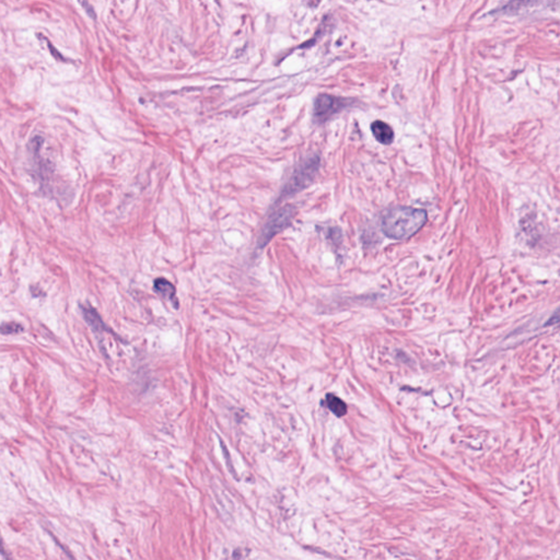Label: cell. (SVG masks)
<instances>
[{
	"instance_id": "6da1fadb",
	"label": "cell",
	"mask_w": 560,
	"mask_h": 560,
	"mask_svg": "<svg viewBox=\"0 0 560 560\" xmlns=\"http://www.w3.org/2000/svg\"><path fill=\"white\" fill-rule=\"evenodd\" d=\"M427 218L428 216L424 210L396 206L385 212L381 228L388 238L406 240L415 236L424 227Z\"/></svg>"
},
{
	"instance_id": "7a4b0ae2",
	"label": "cell",
	"mask_w": 560,
	"mask_h": 560,
	"mask_svg": "<svg viewBox=\"0 0 560 560\" xmlns=\"http://www.w3.org/2000/svg\"><path fill=\"white\" fill-rule=\"evenodd\" d=\"M321 159L319 156L315 155L306 158L300 165H297L293 170L292 176L283 186V191L280 192L278 200L298 194L299 192L304 191L306 187L313 182L317 172H319Z\"/></svg>"
},
{
	"instance_id": "3957f363",
	"label": "cell",
	"mask_w": 560,
	"mask_h": 560,
	"mask_svg": "<svg viewBox=\"0 0 560 560\" xmlns=\"http://www.w3.org/2000/svg\"><path fill=\"white\" fill-rule=\"evenodd\" d=\"M297 209L292 205H285L279 209L275 210L268 218L257 236V249H263L270 243L274 236L288 228L296 216Z\"/></svg>"
},
{
	"instance_id": "277c9868",
	"label": "cell",
	"mask_w": 560,
	"mask_h": 560,
	"mask_svg": "<svg viewBox=\"0 0 560 560\" xmlns=\"http://www.w3.org/2000/svg\"><path fill=\"white\" fill-rule=\"evenodd\" d=\"M347 105H348V100L333 97V95H321L315 99L313 116L317 123H324L338 112H341Z\"/></svg>"
},
{
	"instance_id": "5b68a950",
	"label": "cell",
	"mask_w": 560,
	"mask_h": 560,
	"mask_svg": "<svg viewBox=\"0 0 560 560\" xmlns=\"http://www.w3.org/2000/svg\"><path fill=\"white\" fill-rule=\"evenodd\" d=\"M153 290L160 298L165 301L170 302L174 309L180 308L178 297H176V287L165 278H157L153 283Z\"/></svg>"
},
{
	"instance_id": "8992f818",
	"label": "cell",
	"mask_w": 560,
	"mask_h": 560,
	"mask_svg": "<svg viewBox=\"0 0 560 560\" xmlns=\"http://www.w3.org/2000/svg\"><path fill=\"white\" fill-rule=\"evenodd\" d=\"M372 134L380 144H391L394 140V131L392 127L382 121H375L371 124Z\"/></svg>"
},
{
	"instance_id": "52a82bcc",
	"label": "cell",
	"mask_w": 560,
	"mask_h": 560,
	"mask_svg": "<svg viewBox=\"0 0 560 560\" xmlns=\"http://www.w3.org/2000/svg\"><path fill=\"white\" fill-rule=\"evenodd\" d=\"M82 309L84 319H86V322L89 324L92 330H95V333H100V334L110 332L108 326L104 324L99 313L95 309H92L90 306H82Z\"/></svg>"
},
{
	"instance_id": "ba28073f",
	"label": "cell",
	"mask_w": 560,
	"mask_h": 560,
	"mask_svg": "<svg viewBox=\"0 0 560 560\" xmlns=\"http://www.w3.org/2000/svg\"><path fill=\"white\" fill-rule=\"evenodd\" d=\"M325 405L332 411L333 414L336 417H344L347 414V405L345 402L342 401L341 398L334 395V394H328L325 398Z\"/></svg>"
},
{
	"instance_id": "9c48e42d",
	"label": "cell",
	"mask_w": 560,
	"mask_h": 560,
	"mask_svg": "<svg viewBox=\"0 0 560 560\" xmlns=\"http://www.w3.org/2000/svg\"><path fill=\"white\" fill-rule=\"evenodd\" d=\"M24 330L22 325L16 322L5 323L0 326V333L3 335H16Z\"/></svg>"
},
{
	"instance_id": "30bf717a",
	"label": "cell",
	"mask_w": 560,
	"mask_h": 560,
	"mask_svg": "<svg viewBox=\"0 0 560 560\" xmlns=\"http://www.w3.org/2000/svg\"><path fill=\"white\" fill-rule=\"evenodd\" d=\"M82 5L84 6V8H86V12L89 13V16L92 17V19H95V11L92 10L93 8H92L91 6L86 3H82Z\"/></svg>"
},
{
	"instance_id": "8fae6325",
	"label": "cell",
	"mask_w": 560,
	"mask_h": 560,
	"mask_svg": "<svg viewBox=\"0 0 560 560\" xmlns=\"http://www.w3.org/2000/svg\"><path fill=\"white\" fill-rule=\"evenodd\" d=\"M0 545H1V542H0Z\"/></svg>"
}]
</instances>
